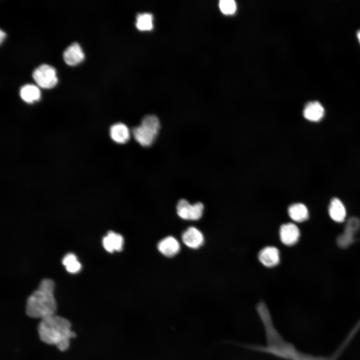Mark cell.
<instances>
[{
	"label": "cell",
	"instance_id": "obj_13",
	"mask_svg": "<svg viewBox=\"0 0 360 360\" xmlns=\"http://www.w3.org/2000/svg\"><path fill=\"white\" fill-rule=\"evenodd\" d=\"M324 110L320 102L317 101L308 102L304 106V116L308 120L318 122L324 116Z\"/></svg>",
	"mask_w": 360,
	"mask_h": 360
},
{
	"label": "cell",
	"instance_id": "obj_21",
	"mask_svg": "<svg viewBox=\"0 0 360 360\" xmlns=\"http://www.w3.org/2000/svg\"><path fill=\"white\" fill-rule=\"evenodd\" d=\"M0 42H2V41L5 38L6 34L4 32H3L2 30H0Z\"/></svg>",
	"mask_w": 360,
	"mask_h": 360
},
{
	"label": "cell",
	"instance_id": "obj_12",
	"mask_svg": "<svg viewBox=\"0 0 360 360\" xmlns=\"http://www.w3.org/2000/svg\"><path fill=\"white\" fill-rule=\"evenodd\" d=\"M102 244L109 252H113L114 250L120 252L123 248L124 238L120 234L109 231L102 239Z\"/></svg>",
	"mask_w": 360,
	"mask_h": 360
},
{
	"label": "cell",
	"instance_id": "obj_11",
	"mask_svg": "<svg viewBox=\"0 0 360 360\" xmlns=\"http://www.w3.org/2000/svg\"><path fill=\"white\" fill-rule=\"evenodd\" d=\"M110 134L115 142L124 144L130 139V131L126 124L118 122L112 126L110 130Z\"/></svg>",
	"mask_w": 360,
	"mask_h": 360
},
{
	"label": "cell",
	"instance_id": "obj_20",
	"mask_svg": "<svg viewBox=\"0 0 360 360\" xmlns=\"http://www.w3.org/2000/svg\"><path fill=\"white\" fill-rule=\"evenodd\" d=\"M219 6L220 10L226 14H232L236 10V4L234 0H221Z\"/></svg>",
	"mask_w": 360,
	"mask_h": 360
},
{
	"label": "cell",
	"instance_id": "obj_4",
	"mask_svg": "<svg viewBox=\"0 0 360 360\" xmlns=\"http://www.w3.org/2000/svg\"><path fill=\"white\" fill-rule=\"evenodd\" d=\"M32 77L40 86L46 88L54 87L58 81L55 68L47 64L36 68L33 72Z\"/></svg>",
	"mask_w": 360,
	"mask_h": 360
},
{
	"label": "cell",
	"instance_id": "obj_3",
	"mask_svg": "<svg viewBox=\"0 0 360 360\" xmlns=\"http://www.w3.org/2000/svg\"><path fill=\"white\" fill-rule=\"evenodd\" d=\"M160 122L157 116L148 114L143 117L139 126L134 127L132 133L136 141L144 147L152 146L160 129Z\"/></svg>",
	"mask_w": 360,
	"mask_h": 360
},
{
	"label": "cell",
	"instance_id": "obj_14",
	"mask_svg": "<svg viewBox=\"0 0 360 360\" xmlns=\"http://www.w3.org/2000/svg\"><path fill=\"white\" fill-rule=\"evenodd\" d=\"M158 248L162 254L168 257L175 256L180 250L178 240L172 236H168L158 244Z\"/></svg>",
	"mask_w": 360,
	"mask_h": 360
},
{
	"label": "cell",
	"instance_id": "obj_9",
	"mask_svg": "<svg viewBox=\"0 0 360 360\" xmlns=\"http://www.w3.org/2000/svg\"><path fill=\"white\" fill-rule=\"evenodd\" d=\"M63 56L68 64L73 66L82 62L84 58V54L80 44L74 42L65 50Z\"/></svg>",
	"mask_w": 360,
	"mask_h": 360
},
{
	"label": "cell",
	"instance_id": "obj_7",
	"mask_svg": "<svg viewBox=\"0 0 360 360\" xmlns=\"http://www.w3.org/2000/svg\"><path fill=\"white\" fill-rule=\"evenodd\" d=\"M258 258L264 266L268 268L274 267L280 263V251L275 246H267L260 251Z\"/></svg>",
	"mask_w": 360,
	"mask_h": 360
},
{
	"label": "cell",
	"instance_id": "obj_5",
	"mask_svg": "<svg viewBox=\"0 0 360 360\" xmlns=\"http://www.w3.org/2000/svg\"><path fill=\"white\" fill-rule=\"evenodd\" d=\"M204 209L200 202L191 204L185 199L178 200L176 205V212L182 218L188 220H198L202 215Z\"/></svg>",
	"mask_w": 360,
	"mask_h": 360
},
{
	"label": "cell",
	"instance_id": "obj_22",
	"mask_svg": "<svg viewBox=\"0 0 360 360\" xmlns=\"http://www.w3.org/2000/svg\"><path fill=\"white\" fill-rule=\"evenodd\" d=\"M356 37L360 44V29L356 32Z\"/></svg>",
	"mask_w": 360,
	"mask_h": 360
},
{
	"label": "cell",
	"instance_id": "obj_1",
	"mask_svg": "<svg viewBox=\"0 0 360 360\" xmlns=\"http://www.w3.org/2000/svg\"><path fill=\"white\" fill-rule=\"evenodd\" d=\"M71 326L69 320L54 314L40 319L38 332L42 342L54 345L60 351L65 352L70 346V340L76 336Z\"/></svg>",
	"mask_w": 360,
	"mask_h": 360
},
{
	"label": "cell",
	"instance_id": "obj_10",
	"mask_svg": "<svg viewBox=\"0 0 360 360\" xmlns=\"http://www.w3.org/2000/svg\"><path fill=\"white\" fill-rule=\"evenodd\" d=\"M182 240L188 246L192 248H198L203 244L204 237L201 232L192 226L183 232Z\"/></svg>",
	"mask_w": 360,
	"mask_h": 360
},
{
	"label": "cell",
	"instance_id": "obj_2",
	"mask_svg": "<svg viewBox=\"0 0 360 360\" xmlns=\"http://www.w3.org/2000/svg\"><path fill=\"white\" fill-rule=\"evenodd\" d=\"M54 284L48 278L42 280L38 288L28 297L26 314L32 318H42L56 314V302L54 296Z\"/></svg>",
	"mask_w": 360,
	"mask_h": 360
},
{
	"label": "cell",
	"instance_id": "obj_19",
	"mask_svg": "<svg viewBox=\"0 0 360 360\" xmlns=\"http://www.w3.org/2000/svg\"><path fill=\"white\" fill-rule=\"evenodd\" d=\"M62 262L67 271L70 273L78 272L81 268L80 264L77 260L76 256L72 253L66 254L64 257Z\"/></svg>",
	"mask_w": 360,
	"mask_h": 360
},
{
	"label": "cell",
	"instance_id": "obj_18",
	"mask_svg": "<svg viewBox=\"0 0 360 360\" xmlns=\"http://www.w3.org/2000/svg\"><path fill=\"white\" fill-rule=\"evenodd\" d=\"M153 16L151 14H140L137 16L136 26L140 30H150L153 28Z\"/></svg>",
	"mask_w": 360,
	"mask_h": 360
},
{
	"label": "cell",
	"instance_id": "obj_6",
	"mask_svg": "<svg viewBox=\"0 0 360 360\" xmlns=\"http://www.w3.org/2000/svg\"><path fill=\"white\" fill-rule=\"evenodd\" d=\"M300 236V230L295 224L288 222L280 226V238L284 244L292 246L298 242Z\"/></svg>",
	"mask_w": 360,
	"mask_h": 360
},
{
	"label": "cell",
	"instance_id": "obj_17",
	"mask_svg": "<svg viewBox=\"0 0 360 360\" xmlns=\"http://www.w3.org/2000/svg\"><path fill=\"white\" fill-rule=\"evenodd\" d=\"M20 96L26 102L32 103L38 100L40 98V91L36 85L26 84L21 88Z\"/></svg>",
	"mask_w": 360,
	"mask_h": 360
},
{
	"label": "cell",
	"instance_id": "obj_8",
	"mask_svg": "<svg viewBox=\"0 0 360 360\" xmlns=\"http://www.w3.org/2000/svg\"><path fill=\"white\" fill-rule=\"evenodd\" d=\"M280 358L285 360H328L324 358L304 354L298 351L290 344H288L284 348Z\"/></svg>",
	"mask_w": 360,
	"mask_h": 360
},
{
	"label": "cell",
	"instance_id": "obj_15",
	"mask_svg": "<svg viewBox=\"0 0 360 360\" xmlns=\"http://www.w3.org/2000/svg\"><path fill=\"white\" fill-rule=\"evenodd\" d=\"M328 212L330 218L338 222H342L346 216V211L342 202L337 198H333L330 204Z\"/></svg>",
	"mask_w": 360,
	"mask_h": 360
},
{
	"label": "cell",
	"instance_id": "obj_16",
	"mask_svg": "<svg viewBox=\"0 0 360 360\" xmlns=\"http://www.w3.org/2000/svg\"><path fill=\"white\" fill-rule=\"evenodd\" d=\"M288 214L294 221L301 222L308 218V211L306 206L301 203L290 205L288 208Z\"/></svg>",
	"mask_w": 360,
	"mask_h": 360
}]
</instances>
